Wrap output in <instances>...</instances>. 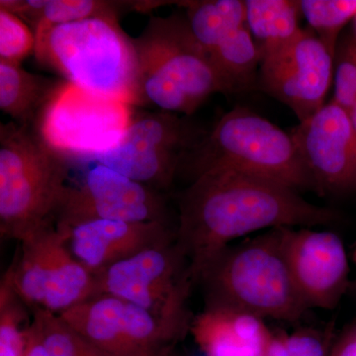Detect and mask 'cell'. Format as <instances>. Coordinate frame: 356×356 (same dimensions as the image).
<instances>
[{"label": "cell", "instance_id": "1", "mask_svg": "<svg viewBox=\"0 0 356 356\" xmlns=\"http://www.w3.org/2000/svg\"><path fill=\"white\" fill-rule=\"evenodd\" d=\"M177 243L193 285L224 248L276 228H314L336 221V213L299 192L264 178L212 170L194 178L178 200Z\"/></svg>", "mask_w": 356, "mask_h": 356}, {"label": "cell", "instance_id": "2", "mask_svg": "<svg viewBox=\"0 0 356 356\" xmlns=\"http://www.w3.org/2000/svg\"><path fill=\"white\" fill-rule=\"evenodd\" d=\"M205 306L228 307L264 318L298 323L310 309L295 286L283 228L228 245L201 274Z\"/></svg>", "mask_w": 356, "mask_h": 356}, {"label": "cell", "instance_id": "3", "mask_svg": "<svg viewBox=\"0 0 356 356\" xmlns=\"http://www.w3.org/2000/svg\"><path fill=\"white\" fill-rule=\"evenodd\" d=\"M133 44L136 108L156 107L191 116L210 95L227 93L209 54L181 14L152 17Z\"/></svg>", "mask_w": 356, "mask_h": 356}, {"label": "cell", "instance_id": "4", "mask_svg": "<svg viewBox=\"0 0 356 356\" xmlns=\"http://www.w3.org/2000/svg\"><path fill=\"white\" fill-rule=\"evenodd\" d=\"M70 159L42 140L34 128L0 124V233L24 240L57 216L70 185Z\"/></svg>", "mask_w": 356, "mask_h": 356}, {"label": "cell", "instance_id": "5", "mask_svg": "<svg viewBox=\"0 0 356 356\" xmlns=\"http://www.w3.org/2000/svg\"><path fill=\"white\" fill-rule=\"evenodd\" d=\"M34 37V55L40 64L93 95L135 107V48L118 18L38 27Z\"/></svg>", "mask_w": 356, "mask_h": 356}, {"label": "cell", "instance_id": "6", "mask_svg": "<svg viewBox=\"0 0 356 356\" xmlns=\"http://www.w3.org/2000/svg\"><path fill=\"white\" fill-rule=\"evenodd\" d=\"M180 170H188L193 179L209 170H229L298 192L314 189L291 134L243 107L225 114L184 156Z\"/></svg>", "mask_w": 356, "mask_h": 356}, {"label": "cell", "instance_id": "7", "mask_svg": "<svg viewBox=\"0 0 356 356\" xmlns=\"http://www.w3.org/2000/svg\"><path fill=\"white\" fill-rule=\"evenodd\" d=\"M60 318L91 343L113 356H154L181 341L191 330V313L159 315L127 300L96 295Z\"/></svg>", "mask_w": 356, "mask_h": 356}, {"label": "cell", "instance_id": "8", "mask_svg": "<svg viewBox=\"0 0 356 356\" xmlns=\"http://www.w3.org/2000/svg\"><path fill=\"white\" fill-rule=\"evenodd\" d=\"M205 134L177 113L135 108L119 142L90 161L163 192L170 188L184 156Z\"/></svg>", "mask_w": 356, "mask_h": 356}, {"label": "cell", "instance_id": "9", "mask_svg": "<svg viewBox=\"0 0 356 356\" xmlns=\"http://www.w3.org/2000/svg\"><path fill=\"white\" fill-rule=\"evenodd\" d=\"M19 243V257L4 276L31 310L58 315L92 296L93 274L72 254L57 227L41 229Z\"/></svg>", "mask_w": 356, "mask_h": 356}, {"label": "cell", "instance_id": "10", "mask_svg": "<svg viewBox=\"0 0 356 356\" xmlns=\"http://www.w3.org/2000/svg\"><path fill=\"white\" fill-rule=\"evenodd\" d=\"M135 108L65 81L35 130L49 147L70 161H90L119 142Z\"/></svg>", "mask_w": 356, "mask_h": 356}, {"label": "cell", "instance_id": "11", "mask_svg": "<svg viewBox=\"0 0 356 356\" xmlns=\"http://www.w3.org/2000/svg\"><path fill=\"white\" fill-rule=\"evenodd\" d=\"M92 296L111 295L159 315L189 313V266L177 240L93 273ZM91 296V297H92Z\"/></svg>", "mask_w": 356, "mask_h": 356}, {"label": "cell", "instance_id": "12", "mask_svg": "<svg viewBox=\"0 0 356 356\" xmlns=\"http://www.w3.org/2000/svg\"><path fill=\"white\" fill-rule=\"evenodd\" d=\"M102 220L170 222L163 192L95 163L83 184L70 186L58 213L57 229L67 240L76 227Z\"/></svg>", "mask_w": 356, "mask_h": 356}, {"label": "cell", "instance_id": "13", "mask_svg": "<svg viewBox=\"0 0 356 356\" xmlns=\"http://www.w3.org/2000/svg\"><path fill=\"white\" fill-rule=\"evenodd\" d=\"M334 54L313 30L304 28L289 46L261 60L257 83L291 109L299 123L308 120L325 104L334 81Z\"/></svg>", "mask_w": 356, "mask_h": 356}, {"label": "cell", "instance_id": "14", "mask_svg": "<svg viewBox=\"0 0 356 356\" xmlns=\"http://www.w3.org/2000/svg\"><path fill=\"white\" fill-rule=\"evenodd\" d=\"M290 134L315 191L356 192V136L346 109L331 100Z\"/></svg>", "mask_w": 356, "mask_h": 356}, {"label": "cell", "instance_id": "15", "mask_svg": "<svg viewBox=\"0 0 356 356\" xmlns=\"http://www.w3.org/2000/svg\"><path fill=\"white\" fill-rule=\"evenodd\" d=\"M285 254L295 286L309 309L336 308L350 286V262L336 233L283 228Z\"/></svg>", "mask_w": 356, "mask_h": 356}, {"label": "cell", "instance_id": "16", "mask_svg": "<svg viewBox=\"0 0 356 356\" xmlns=\"http://www.w3.org/2000/svg\"><path fill=\"white\" fill-rule=\"evenodd\" d=\"M175 240L177 229L170 222L102 220L72 229L67 243L77 261L93 274Z\"/></svg>", "mask_w": 356, "mask_h": 356}, {"label": "cell", "instance_id": "17", "mask_svg": "<svg viewBox=\"0 0 356 356\" xmlns=\"http://www.w3.org/2000/svg\"><path fill=\"white\" fill-rule=\"evenodd\" d=\"M264 318L228 307L205 306L191 336L205 356H266L273 332Z\"/></svg>", "mask_w": 356, "mask_h": 356}, {"label": "cell", "instance_id": "18", "mask_svg": "<svg viewBox=\"0 0 356 356\" xmlns=\"http://www.w3.org/2000/svg\"><path fill=\"white\" fill-rule=\"evenodd\" d=\"M65 81L32 74L21 64L0 60V109L16 123L35 129Z\"/></svg>", "mask_w": 356, "mask_h": 356}, {"label": "cell", "instance_id": "19", "mask_svg": "<svg viewBox=\"0 0 356 356\" xmlns=\"http://www.w3.org/2000/svg\"><path fill=\"white\" fill-rule=\"evenodd\" d=\"M245 8L247 25L261 62L286 48L303 31L296 0H247Z\"/></svg>", "mask_w": 356, "mask_h": 356}, {"label": "cell", "instance_id": "20", "mask_svg": "<svg viewBox=\"0 0 356 356\" xmlns=\"http://www.w3.org/2000/svg\"><path fill=\"white\" fill-rule=\"evenodd\" d=\"M187 23L194 38L208 54L238 28L247 25L242 0H201L184 2Z\"/></svg>", "mask_w": 356, "mask_h": 356}, {"label": "cell", "instance_id": "21", "mask_svg": "<svg viewBox=\"0 0 356 356\" xmlns=\"http://www.w3.org/2000/svg\"><path fill=\"white\" fill-rule=\"evenodd\" d=\"M209 55L227 93L245 90L259 83L261 57L248 25L232 33Z\"/></svg>", "mask_w": 356, "mask_h": 356}, {"label": "cell", "instance_id": "22", "mask_svg": "<svg viewBox=\"0 0 356 356\" xmlns=\"http://www.w3.org/2000/svg\"><path fill=\"white\" fill-rule=\"evenodd\" d=\"M6 276L0 286V356H24L31 318Z\"/></svg>", "mask_w": 356, "mask_h": 356}, {"label": "cell", "instance_id": "23", "mask_svg": "<svg viewBox=\"0 0 356 356\" xmlns=\"http://www.w3.org/2000/svg\"><path fill=\"white\" fill-rule=\"evenodd\" d=\"M299 6L310 29L334 51L344 26L356 18V0H301Z\"/></svg>", "mask_w": 356, "mask_h": 356}, {"label": "cell", "instance_id": "24", "mask_svg": "<svg viewBox=\"0 0 356 356\" xmlns=\"http://www.w3.org/2000/svg\"><path fill=\"white\" fill-rule=\"evenodd\" d=\"M50 356H113L74 331L58 314L32 309Z\"/></svg>", "mask_w": 356, "mask_h": 356}, {"label": "cell", "instance_id": "25", "mask_svg": "<svg viewBox=\"0 0 356 356\" xmlns=\"http://www.w3.org/2000/svg\"><path fill=\"white\" fill-rule=\"evenodd\" d=\"M122 4L95 0H48L38 27L69 24L96 17H117ZM35 29V30H36Z\"/></svg>", "mask_w": 356, "mask_h": 356}, {"label": "cell", "instance_id": "26", "mask_svg": "<svg viewBox=\"0 0 356 356\" xmlns=\"http://www.w3.org/2000/svg\"><path fill=\"white\" fill-rule=\"evenodd\" d=\"M331 330L300 329L290 332H273L266 356H330Z\"/></svg>", "mask_w": 356, "mask_h": 356}, {"label": "cell", "instance_id": "27", "mask_svg": "<svg viewBox=\"0 0 356 356\" xmlns=\"http://www.w3.org/2000/svg\"><path fill=\"white\" fill-rule=\"evenodd\" d=\"M332 102L348 111L356 102V33L339 38L334 62Z\"/></svg>", "mask_w": 356, "mask_h": 356}, {"label": "cell", "instance_id": "28", "mask_svg": "<svg viewBox=\"0 0 356 356\" xmlns=\"http://www.w3.org/2000/svg\"><path fill=\"white\" fill-rule=\"evenodd\" d=\"M35 37L13 14L0 9V60L21 64L34 51Z\"/></svg>", "mask_w": 356, "mask_h": 356}, {"label": "cell", "instance_id": "29", "mask_svg": "<svg viewBox=\"0 0 356 356\" xmlns=\"http://www.w3.org/2000/svg\"><path fill=\"white\" fill-rule=\"evenodd\" d=\"M47 1L48 0H1L0 9L8 11L19 19L25 20L31 26L33 31H35L43 16Z\"/></svg>", "mask_w": 356, "mask_h": 356}, {"label": "cell", "instance_id": "30", "mask_svg": "<svg viewBox=\"0 0 356 356\" xmlns=\"http://www.w3.org/2000/svg\"><path fill=\"white\" fill-rule=\"evenodd\" d=\"M24 356H50L44 346L43 334H42L38 321L34 318L33 314Z\"/></svg>", "mask_w": 356, "mask_h": 356}, {"label": "cell", "instance_id": "31", "mask_svg": "<svg viewBox=\"0 0 356 356\" xmlns=\"http://www.w3.org/2000/svg\"><path fill=\"white\" fill-rule=\"evenodd\" d=\"M330 356H356V327L332 346Z\"/></svg>", "mask_w": 356, "mask_h": 356}, {"label": "cell", "instance_id": "32", "mask_svg": "<svg viewBox=\"0 0 356 356\" xmlns=\"http://www.w3.org/2000/svg\"><path fill=\"white\" fill-rule=\"evenodd\" d=\"M177 346V344H175V346H168V348L159 351V353H156V355L154 356H181L179 355V353H178Z\"/></svg>", "mask_w": 356, "mask_h": 356}, {"label": "cell", "instance_id": "33", "mask_svg": "<svg viewBox=\"0 0 356 356\" xmlns=\"http://www.w3.org/2000/svg\"><path fill=\"white\" fill-rule=\"evenodd\" d=\"M348 116H350L351 126H353V131H355L356 136V102L353 106L351 107L350 110H348Z\"/></svg>", "mask_w": 356, "mask_h": 356}, {"label": "cell", "instance_id": "34", "mask_svg": "<svg viewBox=\"0 0 356 356\" xmlns=\"http://www.w3.org/2000/svg\"><path fill=\"white\" fill-rule=\"evenodd\" d=\"M353 261H355L356 264V248L355 250V254H353Z\"/></svg>", "mask_w": 356, "mask_h": 356}, {"label": "cell", "instance_id": "35", "mask_svg": "<svg viewBox=\"0 0 356 356\" xmlns=\"http://www.w3.org/2000/svg\"><path fill=\"white\" fill-rule=\"evenodd\" d=\"M355 20H356V18H355ZM356 33V32H355Z\"/></svg>", "mask_w": 356, "mask_h": 356}]
</instances>
